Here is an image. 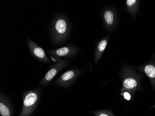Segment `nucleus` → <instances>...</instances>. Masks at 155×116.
I'll return each mask as SVG.
<instances>
[{
  "mask_svg": "<svg viewBox=\"0 0 155 116\" xmlns=\"http://www.w3.org/2000/svg\"><path fill=\"white\" fill-rule=\"evenodd\" d=\"M144 76L139 75L127 65L124 66L121 72L122 88L135 93L142 90L141 82Z\"/></svg>",
  "mask_w": 155,
  "mask_h": 116,
  "instance_id": "f257e3e1",
  "label": "nucleus"
},
{
  "mask_svg": "<svg viewBox=\"0 0 155 116\" xmlns=\"http://www.w3.org/2000/svg\"><path fill=\"white\" fill-rule=\"evenodd\" d=\"M70 27L66 18L62 16H57L53 25L52 34L55 42H60L66 38L69 32Z\"/></svg>",
  "mask_w": 155,
  "mask_h": 116,
  "instance_id": "f03ea898",
  "label": "nucleus"
},
{
  "mask_svg": "<svg viewBox=\"0 0 155 116\" xmlns=\"http://www.w3.org/2000/svg\"><path fill=\"white\" fill-rule=\"evenodd\" d=\"M40 95V91L37 89L25 92L23 95L22 110L19 116H29L37 106Z\"/></svg>",
  "mask_w": 155,
  "mask_h": 116,
  "instance_id": "7ed1b4c3",
  "label": "nucleus"
},
{
  "mask_svg": "<svg viewBox=\"0 0 155 116\" xmlns=\"http://www.w3.org/2000/svg\"><path fill=\"white\" fill-rule=\"evenodd\" d=\"M67 65H68V61L66 59L60 60L57 63L55 64L54 66H52L51 68L47 72L44 77L40 81V85L44 87L48 85L57 75L58 72L65 68Z\"/></svg>",
  "mask_w": 155,
  "mask_h": 116,
  "instance_id": "20e7f679",
  "label": "nucleus"
},
{
  "mask_svg": "<svg viewBox=\"0 0 155 116\" xmlns=\"http://www.w3.org/2000/svg\"><path fill=\"white\" fill-rule=\"evenodd\" d=\"M77 51V49L73 46H66L57 49L47 51L51 58L54 60L61 57H72L76 54Z\"/></svg>",
  "mask_w": 155,
  "mask_h": 116,
  "instance_id": "39448f33",
  "label": "nucleus"
},
{
  "mask_svg": "<svg viewBox=\"0 0 155 116\" xmlns=\"http://www.w3.org/2000/svg\"><path fill=\"white\" fill-rule=\"evenodd\" d=\"M28 44L33 57L43 62L50 63V61L43 49L35 43L30 38L28 39Z\"/></svg>",
  "mask_w": 155,
  "mask_h": 116,
  "instance_id": "423d86ee",
  "label": "nucleus"
},
{
  "mask_svg": "<svg viewBox=\"0 0 155 116\" xmlns=\"http://www.w3.org/2000/svg\"><path fill=\"white\" fill-rule=\"evenodd\" d=\"M80 74L81 71L77 69L69 70L58 78L56 83L61 86H66L70 85L74 82Z\"/></svg>",
  "mask_w": 155,
  "mask_h": 116,
  "instance_id": "0eeeda50",
  "label": "nucleus"
},
{
  "mask_svg": "<svg viewBox=\"0 0 155 116\" xmlns=\"http://www.w3.org/2000/svg\"><path fill=\"white\" fill-rule=\"evenodd\" d=\"M134 68L143 72L148 77L155 90V61H150L141 66H135Z\"/></svg>",
  "mask_w": 155,
  "mask_h": 116,
  "instance_id": "6e6552de",
  "label": "nucleus"
},
{
  "mask_svg": "<svg viewBox=\"0 0 155 116\" xmlns=\"http://www.w3.org/2000/svg\"><path fill=\"white\" fill-rule=\"evenodd\" d=\"M115 13L112 9L108 8L104 12L103 22L105 27L108 30H110L114 27L116 24Z\"/></svg>",
  "mask_w": 155,
  "mask_h": 116,
  "instance_id": "1a4fd4ad",
  "label": "nucleus"
},
{
  "mask_svg": "<svg viewBox=\"0 0 155 116\" xmlns=\"http://www.w3.org/2000/svg\"><path fill=\"white\" fill-rule=\"evenodd\" d=\"M109 39V36H106L105 38L101 40L96 46L94 56V61L96 63L97 62L100 61L103 54L104 53V50L107 48V45Z\"/></svg>",
  "mask_w": 155,
  "mask_h": 116,
  "instance_id": "9d476101",
  "label": "nucleus"
},
{
  "mask_svg": "<svg viewBox=\"0 0 155 116\" xmlns=\"http://www.w3.org/2000/svg\"><path fill=\"white\" fill-rule=\"evenodd\" d=\"M140 1L137 0H127L126 1V8L130 15L135 16L139 9Z\"/></svg>",
  "mask_w": 155,
  "mask_h": 116,
  "instance_id": "9b49d317",
  "label": "nucleus"
},
{
  "mask_svg": "<svg viewBox=\"0 0 155 116\" xmlns=\"http://www.w3.org/2000/svg\"><path fill=\"white\" fill-rule=\"evenodd\" d=\"M0 114L2 116H10L11 111L10 107L8 104L7 101L1 95V102H0Z\"/></svg>",
  "mask_w": 155,
  "mask_h": 116,
  "instance_id": "f8f14e48",
  "label": "nucleus"
},
{
  "mask_svg": "<svg viewBox=\"0 0 155 116\" xmlns=\"http://www.w3.org/2000/svg\"><path fill=\"white\" fill-rule=\"evenodd\" d=\"M95 116H115L110 111L101 110L91 111Z\"/></svg>",
  "mask_w": 155,
  "mask_h": 116,
  "instance_id": "ddd939ff",
  "label": "nucleus"
},
{
  "mask_svg": "<svg viewBox=\"0 0 155 116\" xmlns=\"http://www.w3.org/2000/svg\"><path fill=\"white\" fill-rule=\"evenodd\" d=\"M134 93L129 91L121 89L120 95L125 100L128 101H130L132 99Z\"/></svg>",
  "mask_w": 155,
  "mask_h": 116,
  "instance_id": "4468645a",
  "label": "nucleus"
},
{
  "mask_svg": "<svg viewBox=\"0 0 155 116\" xmlns=\"http://www.w3.org/2000/svg\"><path fill=\"white\" fill-rule=\"evenodd\" d=\"M154 108H155V104L153 105V106L150 108V109H154Z\"/></svg>",
  "mask_w": 155,
  "mask_h": 116,
  "instance_id": "2eb2a0df",
  "label": "nucleus"
}]
</instances>
